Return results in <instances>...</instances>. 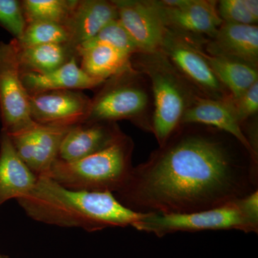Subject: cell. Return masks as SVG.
<instances>
[{
  "instance_id": "obj_1",
  "label": "cell",
  "mask_w": 258,
  "mask_h": 258,
  "mask_svg": "<svg viewBox=\"0 0 258 258\" xmlns=\"http://www.w3.org/2000/svg\"><path fill=\"white\" fill-rule=\"evenodd\" d=\"M257 190L258 159L237 139L182 123L114 196L132 211L167 215L220 208Z\"/></svg>"
},
{
  "instance_id": "obj_2",
  "label": "cell",
  "mask_w": 258,
  "mask_h": 258,
  "mask_svg": "<svg viewBox=\"0 0 258 258\" xmlns=\"http://www.w3.org/2000/svg\"><path fill=\"white\" fill-rule=\"evenodd\" d=\"M17 201L35 221L89 232L134 227L147 215L125 208L113 194L67 189L47 176L39 177L35 187Z\"/></svg>"
},
{
  "instance_id": "obj_3",
  "label": "cell",
  "mask_w": 258,
  "mask_h": 258,
  "mask_svg": "<svg viewBox=\"0 0 258 258\" xmlns=\"http://www.w3.org/2000/svg\"><path fill=\"white\" fill-rule=\"evenodd\" d=\"M131 62L150 82L154 101L152 133L159 146L162 145L181 125L185 112L201 96L161 50L134 54Z\"/></svg>"
},
{
  "instance_id": "obj_4",
  "label": "cell",
  "mask_w": 258,
  "mask_h": 258,
  "mask_svg": "<svg viewBox=\"0 0 258 258\" xmlns=\"http://www.w3.org/2000/svg\"><path fill=\"white\" fill-rule=\"evenodd\" d=\"M133 139L124 134L106 149L74 162L57 159L47 177L63 187L94 192H118L134 166Z\"/></svg>"
},
{
  "instance_id": "obj_5",
  "label": "cell",
  "mask_w": 258,
  "mask_h": 258,
  "mask_svg": "<svg viewBox=\"0 0 258 258\" xmlns=\"http://www.w3.org/2000/svg\"><path fill=\"white\" fill-rule=\"evenodd\" d=\"M99 87L85 123L127 120L152 133L154 101L146 75L132 67L106 80Z\"/></svg>"
},
{
  "instance_id": "obj_6",
  "label": "cell",
  "mask_w": 258,
  "mask_h": 258,
  "mask_svg": "<svg viewBox=\"0 0 258 258\" xmlns=\"http://www.w3.org/2000/svg\"><path fill=\"white\" fill-rule=\"evenodd\" d=\"M134 227L159 237L176 232L202 230H236L245 233H257L258 217L247 212L240 199L205 211L167 215L147 214Z\"/></svg>"
},
{
  "instance_id": "obj_7",
  "label": "cell",
  "mask_w": 258,
  "mask_h": 258,
  "mask_svg": "<svg viewBox=\"0 0 258 258\" xmlns=\"http://www.w3.org/2000/svg\"><path fill=\"white\" fill-rule=\"evenodd\" d=\"M199 37L166 28L160 50L200 96L214 100L230 98L228 90L199 52Z\"/></svg>"
},
{
  "instance_id": "obj_8",
  "label": "cell",
  "mask_w": 258,
  "mask_h": 258,
  "mask_svg": "<svg viewBox=\"0 0 258 258\" xmlns=\"http://www.w3.org/2000/svg\"><path fill=\"white\" fill-rule=\"evenodd\" d=\"M21 75L16 40L0 42V116L2 131L9 135L36 123L30 115L29 93Z\"/></svg>"
},
{
  "instance_id": "obj_9",
  "label": "cell",
  "mask_w": 258,
  "mask_h": 258,
  "mask_svg": "<svg viewBox=\"0 0 258 258\" xmlns=\"http://www.w3.org/2000/svg\"><path fill=\"white\" fill-rule=\"evenodd\" d=\"M29 103L35 123L69 128L85 123L91 99L79 91L57 90L29 94Z\"/></svg>"
},
{
  "instance_id": "obj_10",
  "label": "cell",
  "mask_w": 258,
  "mask_h": 258,
  "mask_svg": "<svg viewBox=\"0 0 258 258\" xmlns=\"http://www.w3.org/2000/svg\"><path fill=\"white\" fill-rule=\"evenodd\" d=\"M118 20L140 52L160 50L166 31L157 0H113Z\"/></svg>"
},
{
  "instance_id": "obj_11",
  "label": "cell",
  "mask_w": 258,
  "mask_h": 258,
  "mask_svg": "<svg viewBox=\"0 0 258 258\" xmlns=\"http://www.w3.org/2000/svg\"><path fill=\"white\" fill-rule=\"evenodd\" d=\"M69 128L35 123L9 135L17 154L37 177L47 176L58 159L59 151Z\"/></svg>"
},
{
  "instance_id": "obj_12",
  "label": "cell",
  "mask_w": 258,
  "mask_h": 258,
  "mask_svg": "<svg viewBox=\"0 0 258 258\" xmlns=\"http://www.w3.org/2000/svg\"><path fill=\"white\" fill-rule=\"evenodd\" d=\"M166 28L212 38L223 21L215 0H159Z\"/></svg>"
},
{
  "instance_id": "obj_13",
  "label": "cell",
  "mask_w": 258,
  "mask_h": 258,
  "mask_svg": "<svg viewBox=\"0 0 258 258\" xmlns=\"http://www.w3.org/2000/svg\"><path fill=\"white\" fill-rule=\"evenodd\" d=\"M124 133L114 122H93L74 125L61 143L58 160L74 162L106 149Z\"/></svg>"
},
{
  "instance_id": "obj_14",
  "label": "cell",
  "mask_w": 258,
  "mask_h": 258,
  "mask_svg": "<svg viewBox=\"0 0 258 258\" xmlns=\"http://www.w3.org/2000/svg\"><path fill=\"white\" fill-rule=\"evenodd\" d=\"M205 52L244 62L258 69L257 25L223 22L215 36L205 38Z\"/></svg>"
},
{
  "instance_id": "obj_15",
  "label": "cell",
  "mask_w": 258,
  "mask_h": 258,
  "mask_svg": "<svg viewBox=\"0 0 258 258\" xmlns=\"http://www.w3.org/2000/svg\"><path fill=\"white\" fill-rule=\"evenodd\" d=\"M118 18L113 0H77L63 25L69 36L68 46L76 53L79 45L92 39Z\"/></svg>"
},
{
  "instance_id": "obj_16",
  "label": "cell",
  "mask_w": 258,
  "mask_h": 258,
  "mask_svg": "<svg viewBox=\"0 0 258 258\" xmlns=\"http://www.w3.org/2000/svg\"><path fill=\"white\" fill-rule=\"evenodd\" d=\"M182 123H199L214 127L237 139L256 159L236 114L232 96L222 100H214L198 96L185 112Z\"/></svg>"
},
{
  "instance_id": "obj_17",
  "label": "cell",
  "mask_w": 258,
  "mask_h": 258,
  "mask_svg": "<svg viewBox=\"0 0 258 258\" xmlns=\"http://www.w3.org/2000/svg\"><path fill=\"white\" fill-rule=\"evenodd\" d=\"M38 178L17 154L6 132L0 134V208L10 200L25 196L36 185Z\"/></svg>"
},
{
  "instance_id": "obj_18",
  "label": "cell",
  "mask_w": 258,
  "mask_h": 258,
  "mask_svg": "<svg viewBox=\"0 0 258 258\" xmlns=\"http://www.w3.org/2000/svg\"><path fill=\"white\" fill-rule=\"evenodd\" d=\"M74 56L63 66L47 74L23 73L24 86L29 94L57 90H84L99 87L105 81L88 76Z\"/></svg>"
},
{
  "instance_id": "obj_19",
  "label": "cell",
  "mask_w": 258,
  "mask_h": 258,
  "mask_svg": "<svg viewBox=\"0 0 258 258\" xmlns=\"http://www.w3.org/2000/svg\"><path fill=\"white\" fill-rule=\"evenodd\" d=\"M205 38L198 37L197 47L199 52L232 98H238L258 81V69L240 61L210 55L203 48Z\"/></svg>"
},
{
  "instance_id": "obj_20",
  "label": "cell",
  "mask_w": 258,
  "mask_h": 258,
  "mask_svg": "<svg viewBox=\"0 0 258 258\" xmlns=\"http://www.w3.org/2000/svg\"><path fill=\"white\" fill-rule=\"evenodd\" d=\"M76 55L81 59V69L86 74L102 81L132 67V56L101 44L79 45Z\"/></svg>"
},
{
  "instance_id": "obj_21",
  "label": "cell",
  "mask_w": 258,
  "mask_h": 258,
  "mask_svg": "<svg viewBox=\"0 0 258 258\" xmlns=\"http://www.w3.org/2000/svg\"><path fill=\"white\" fill-rule=\"evenodd\" d=\"M18 55L22 74H47L63 66L76 56L66 44H47L25 47L18 45Z\"/></svg>"
},
{
  "instance_id": "obj_22",
  "label": "cell",
  "mask_w": 258,
  "mask_h": 258,
  "mask_svg": "<svg viewBox=\"0 0 258 258\" xmlns=\"http://www.w3.org/2000/svg\"><path fill=\"white\" fill-rule=\"evenodd\" d=\"M21 3L27 24L43 21L63 25L77 0H23Z\"/></svg>"
},
{
  "instance_id": "obj_23",
  "label": "cell",
  "mask_w": 258,
  "mask_h": 258,
  "mask_svg": "<svg viewBox=\"0 0 258 258\" xmlns=\"http://www.w3.org/2000/svg\"><path fill=\"white\" fill-rule=\"evenodd\" d=\"M16 40L20 47L47 45L66 44L69 36L63 25L50 22L35 21L27 24L23 37Z\"/></svg>"
},
{
  "instance_id": "obj_24",
  "label": "cell",
  "mask_w": 258,
  "mask_h": 258,
  "mask_svg": "<svg viewBox=\"0 0 258 258\" xmlns=\"http://www.w3.org/2000/svg\"><path fill=\"white\" fill-rule=\"evenodd\" d=\"M101 44L113 47L127 55L132 56L140 52L138 47L123 28L118 19L106 25L96 36L81 45Z\"/></svg>"
},
{
  "instance_id": "obj_25",
  "label": "cell",
  "mask_w": 258,
  "mask_h": 258,
  "mask_svg": "<svg viewBox=\"0 0 258 258\" xmlns=\"http://www.w3.org/2000/svg\"><path fill=\"white\" fill-rule=\"evenodd\" d=\"M217 13L225 23L257 25V0L217 1Z\"/></svg>"
},
{
  "instance_id": "obj_26",
  "label": "cell",
  "mask_w": 258,
  "mask_h": 258,
  "mask_svg": "<svg viewBox=\"0 0 258 258\" xmlns=\"http://www.w3.org/2000/svg\"><path fill=\"white\" fill-rule=\"evenodd\" d=\"M0 26L11 33L15 40L23 37L27 22L21 1L0 0Z\"/></svg>"
},
{
  "instance_id": "obj_27",
  "label": "cell",
  "mask_w": 258,
  "mask_h": 258,
  "mask_svg": "<svg viewBox=\"0 0 258 258\" xmlns=\"http://www.w3.org/2000/svg\"><path fill=\"white\" fill-rule=\"evenodd\" d=\"M236 114L240 125L245 120L257 115L258 81L244 91L240 97L232 98Z\"/></svg>"
},
{
  "instance_id": "obj_28",
  "label": "cell",
  "mask_w": 258,
  "mask_h": 258,
  "mask_svg": "<svg viewBox=\"0 0 258 258\" xmlns=\"http://www.w3.org/2000/svg\"><path fill=\"white\" fill-rule=\"evenodd\" d=\"M0 258H9V257H8V255H6V254H4L0 252Z\"/></svg>"
}]
</instances>
